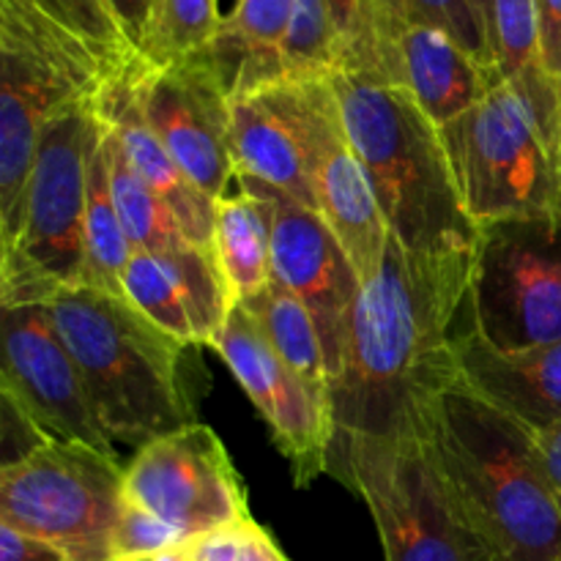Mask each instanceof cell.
<instances>
[{"label":"cell","instance_id":"1","mask_svg":"<svg viewBox=\"0 0 561 561\" xmlns=\"http://www.w3.org/2000/svg\"><path fill=\"white\" fill-rule=\"evenodd\" d=\"M471 268L474 250L411 252L389 239L329 387L332 447L427 438L433 405L458 387V340L474 327Z\"/></svg>","mask_w":561,"mask_h":561},{"label":"cell","instance_id":"2","mask_svg":"<svg viewBox=\"0 0 561 561\" xmlns=\"http://www.w3.org/2000/svg\"><path fill=\"white\" fill-rule=\"evenodd\" d=\"M427 444L491 561H561V504L529 433L463 387L433 405Z\"/></svg>","mask_w":561,"mask_h":561},{"label":"cell","instance_id":"3","mask_svg":"<svg viewBox=\"0 0 561 561\" xmlns=\"http://www.w3.org/2000/svg\"><path fill=\"white\" fill-rule=\"evenodd\" d=\"M329 77L392 239L411 252L474 250L477 225L460 197L442 129L403 88L381 77L345 69Z\"/></svg>","mask_w":561,"mask_h":561},{"label":"cell","instance_id":"4","mask_svg":"<svg viewBox=\"0 0 561 561\" xmlns=\"http://www.w3.org/2000/svg\"><path fill=\"white\" fill-rule=\"evenodd\" d=\"M44 307L75 356L99 422L115 447L129 444L137 449L197 422L184 378L190 345L107 290L82 285Z\"/></svg>","mask_w":561,"mask_h":561},{"label":"cell","instance_id":"5","mask_svg":"<svg viewBox=\"0 0 561 561\" xmlns=\"http://www.w3.org/2000/svg\"><path fill=\"white\" fill-rule=\"evenodd\" d=\"M442 137L477 228L561 214V85L542 69L502 77Z\"/></svg>","mask_w":561,"mask_h":561},{"label":"cell","instance_id":"6","mask_svg":"<svg viewBox=\"0 0 561 561\" xmlns=\"http://www.w3.org/2000/svg\"><path fill=\"white\" fill-rule=\"evenodd\" d=\"M121 66L31 0H0V247L20 228L47 124L91 104Z\"/></svg>","mask_w":561,"mask_h":561},{"label":"cell","instance_id":"7","mask_svg":"<svg viewBox=\"0 0 561 561\" xmlns=\"http://www.w3.org/2000/svg\"><path fill=\"white\" fill-rule=\"evenodd\" d=\"M102 137L96 99L47 124L14 239L0 247V305H47L85 283V208Z\"/></svg>","mask_w":561,"mask_h":561},{"label":"cell","instance_id":"8","mask_svg":"<svg viewBox=\"0 0 561 561\" xmlns=\"http://www.w3.org/2000/svg\"><path fill=\"white\" fill-rule=\"evenodd\" d=\"M329 474L367 504L387 561H491L427 438L340 444Z\"/></svg>","mask_w":561,"mask_h":561},{"label":"cell","instance_id":"9","mask_svg":"<svg viewBox=\"0 0 561 561\" xmlns=\"http://www.w3.org/2000/svg\"><path fill=\"white\" fill-rule=\"evenodd\" d=\"M124 502V466L85 444L44 438L0 469V524L69 561H113Z\"/></svg>","mask_w":561,"mask_h":561},{"label":"cell","instance_id":"10","mask_svg":"<svg viewBox=\"0 0 561 561\" xmlns=\"http://www.w3.org/2000/svg\"><path fill=\"white\" fill-rule=\"evenodd\" d=\"M471 316L502 351L561 340V214H535L477 228Z\"/></svg>","mask_w":561,"mask_h":561},{"label":"cell","instance_id":"11","mask_svg":"<svg viewBox=\"0 0 561 561\" xmlns=\"http://www.w3.org/2000/svg\"><path fill=\"white\" fill-rule=\"evenodd\" d=\"M268 88L299 131L318 214L343 244L359 283L367 285L381 268L392 233L351 146L332 77H283Z\"/></svg>","mask_w":561,"mask_h":561},{"label":"cell","instance_id":"12","mask_svg":"<svg viewBox=\"0 0 561 561\" xmlns=\"http://www.w3.org/2000/svg\"><path fill=\"white\" fill-rule=\"evenodd\" d=\"M124 496L186 540L250 518L247 488L228 447L203 422L137 447L124 466Z\"/></svg>","mask_w":561,"mask_h":561},{"label":"cell","instance_id":"13","mask_svg":"<svg viewBox=\"0 0 561 561\" xmlns=\"http://www.w3.org/2000/svg\"><path fill=\"white\" fill-rule=\"evenodd\" d=\"M131 77L148 126L186 179L211 201L230 195L236 181L230 93L217 66L201 53L157 69L135 55Z\"/></svg>","mask_w":561,"mask_h":561},{"label":"cell","instance_id":"14","mask_svg":"<svg viewBox=\"0 0 561 561\" xmlns=\"http://www.w3.org/2000/svg\"><path fill=\"white\" fill-rule=\"evenodd\" d=\"M208 348L222 356L257 414L266 420L274 444L288 458L294 485L310 488L318 477L329 474L332 405L274 354L255 318L236 305Z\"/></svg>","mask_w":561,"mask_h":561},{"label":"cell","instance_id":"15","mask_svg":"<svg viewBox=\"0 0 561 561\" xmlns=\"http://www.w3.org/2000/svg\"><path fill=\"white\" fill-rule=\"evenodd\" d=\"M0 394L14 400L49 438L77 442L118 458L104 433L75 356L60 340L47 307L3 310Z\"/></svg>","mask_w":561,"mask_h":561},{"label":"cell","instance_id":"16","mask_svg":"<svg viewBox=\"0 0 561 561\" xmlns=\"http://www.w3.org/2000/svg\"><path fill=\"white\" fill-rule=\"evenodd\" d=\"M236 184L261 192L272 208V283L290 290L316 318L332 387L343 356L345 329L359 299V277L316 208L241 175H236Z\"/></svg>","mask_w":561,"mask_h":561},{"label":"cell","instance_id":"17","mask_svg":"<svg viewBox=\"0 0 561 561\" xmlns=\"http://www.w3.org/2000/svg\"><path fill=\"white\" fill-rule=\"evenodd\" d=\"M124 299L179 343L211 345L233 310L211 252L184 244L170 252H131Z\"/></svg>","mask_w":561,"mask_h":561},{"label":"cell","instance_id":"18","mask_svg":"<svg viewBox=\"0 0 561 561\" xmlns=\"http://www.w3.org/2000/svg\"><path fill=\"white\" fill-rule=\"evenodd\" d=\"M458 387L524 431H542L561 420V340L540 348L502 351L471 327L458 340Z\"/></svg>","mask_w":561,"mask_h":561},{"label":"cell","instance_id":"19","mask_svg":"<svg viewBox=\"0 0 561 561\" xmlns=\"http://www.w3.org/2000/svg\"><path fill=\"white\" fill-rule=\"evenodd\" d=\"M381 80L403 88L422 113L444 129L469 113L502 75L480 64L449 33L433 25H409L389 47Z\"/></svg>","mask_w":561,"mask_h":561},{"label":"cell","instance_id":"20","mask_svg":"<svg viewBox=\"0 0 561 561\" xmlns=\"http://www.w3.org/2000/svg\"><path fill=\"white\" fill-rule=\"evenodd\" d=\"M131 60H126L121 69L113 71L107 82H104L102 93L96 96L99 115L104 124L113 129L118 137L121 148L129 157L131 168L153 186L159 197L168 203L173 211L175 222H179L181 233L197 250L211 252L214 239V211H217V201L197 190L184 170L179 168L168 148L162 146L153 129L148 126L146 115H142L140 102H137L135 77H131Z\"/></svg>","mask_w":561,"mask_h":561},{"label":"cell","instance_id":"21","mask_svg":"<svg viewBox=\"0 0 561 561\" xmlns=\"http://www.w3.org/2000/svg\"><path fill=\"white\" fill-rule=\"evenodd\" d=\"M230 151L236 175L318 211L299 131L268 85L230 96Z\"/></svg>","mask_w":561,"mask_h":561},{"label":"cell","instance_id":"22","mask_svg":"<svg viewBox=\"0 0 561 561\" xmlns=\"http://www.w3.org/2000/svg\"><path fill=\"white\" fill-rule=\"evenodd\" d=\"M294 0H233L203 55L217 66L230 96L285 77Z\"/></svg>","mask_w":561,"mask_h":561},{"label":"cell","instance_id":"23","mask_svg":"<svg viewBox=\"0 0 561 561\" xmlns=\"http://www.w3.org/2000/svg\"><path fill=\"white\" fill-rule=\"evenodd\" d=\"M211 255L233 305H247L272 283V208L261 192L239 184L214 211Z\"/></svg>","mask_w":561,"mask_h":561},{"label":"cell","instance_id":"24","mask_svg":"<svg viewBox=\"0 0 561 561\" xmlns=\"http://www.w3.org/2000/svg\"><path fill=\"white\" fill-rule=\"evenodd\" d=\"M99 110V107H96ZM102 146L107 159V179L113 203L118 208L121 225L135 252H170L190 244L175 222L168 203L153 192V186L131 168L129 157L121 148L118 137L102 121Z\"/></svg>","mask_w":561,"mask_h":561},{"label":"cell","instance_id":"25","mask_svg":"<svg viewBox=\"0 0 561 561\" xmlns=\"http://www.w3.org/2000/svg\"><path fill=\"white\" fill-rule=\"evenodd\" d=\"M241 307L255 318L274 354L290 370L299 373L323 400H329L327 354H323L321 334H318L316 318L310 316V310L277 283H268L266 290H261L255 299Z\"/></svg>","mask_w":561,"mask_h":561},{"label":"cell","instance_id":"26","mask_svg":"<svg viewBox=\"0 0 561 561\" xmlns=\"http://www.w3.org/2000/svg\"><path fill=\"white\" fill-rule=\"evenodd\" d=\"M104 129V126H102ZM131 244L121 225L118 208L113 203L107 179V159H104L102 137L91 162L88 179V208H85V288L107 290L124 296V268L131 257Z\"/></svg>","mask_w":561,"mask_h":561},{"label":"cell","instance_id":"27","mask_svg":"<svg viewBox=\"0 0 561 561\" xmlns=\"http://www.w3.org/2000/svg\"><path fill=\"white\" fill-rule=\"evenodd\" d=\"M219 20V0H153L137 55L157 69L195 58L208 49Z\"/></svg>","mask_w":561,"mask_h":561},{"label":"cell","instance_id":"28","mask_svg":"<svg viewBox=\"0 0 561 561\" xmlns=\"http://www.w3.org/2000/svg\"><path fill=\"white\" fill-rule=\"evenodd\" d=\"M340 42V66L381 77L389 44V0H327Z\"/></svg>","mask_w":561,"mask_h":561},{"label":"cell","instance_id":"29","mask_svg":"<svg viewBox=\"0 0 561 561\" xmlns=\"http://www.w3.org/2000/svg\"><path fill=\"white\" fill-rule=\"evenodd\" d=\"M409 25H433L438 31L449 33L455 42L463 49H469L480 64L496 69V60H493L491 42H488V33L482 27L480 16H477L474 5L469 0H389V44L387 53L392 47V42L398 38V33ZM383 53V60H387ZM383 71V64H381ZM499 71V69H496ZM502 75V71H499Z\"/></svg>","mask_w":561,"mask_h":561},{"label":"cell","instance_id":"30","mask_svg":"<svg viewBox=\"0 0 561 561\" xmlns=\"http://www.w3.org/2000/svg\"><path fill=\"white\" fill-rule=\"evenodd\" d=\"M340 66V42L327 0H294L285 77H327Z\"/></svg>","mask_w":561,"mask_h":561},{"label":"cell","instance_id":"31","mask_svg":"<svg viewBox=\"0 0 561 561\" xmlns=\"http://www.w3.org/2000/svg\"><path fill=\"white\" fill-rule=\"evenodd\" d=\"M491 47L502 77L542 69L535 0H493Z\"/></svg>","mask_w":561,"mask_h":561},{"label":"cell","instance_id":"32","mask_svg":"<svg viewBox=\"0 0 561 561\" xmlns=\"http://www.w3.org/2000/svg\"><path fill=\"white\" fill-rule=\"evenodd\" d=\"M31 3H36L44 14L58 20L80 38H85L99 55L113 60L115 66L126 64L137 55L110 0H31Z\"/></svg>","mask_w":561,"mask_h":561},{"label":"cell","instance_id":"33","mask_svg":"<svg viewBox=\"0 0 561 561\" xmlns=\"http://www.w3.org/2000/svg\"><path fill=\"white\" fill-rule=\"evenodd\" d=\"M181 542H186L181 531H175L173 526H168L157 515L146 513L126 499L118 526L113 531V561L153 559L170 548L181 546Z\"/></svg>","mask_w":561,"mask_h":561},{"label":"cell","instance_id":"34","mask_svg":"<svg viewBox=\"0 0 561 561\" xmlns=\"http://www.w3.org/2000/svg\"><path fill=\"white\" fill-rule=\"evenodd\" d=\"M540 31V66L561 85V0H535Z\"/></svg>","mask_w":561,"mask_h":561},{"label":"cell","instance_id":"35","mask_svg":"<svg viewBox=\"0 0 561 561\" xmlns=\"http://www.w3.org/2000/svg\"><path fill=\"white\" fill-rule=\"evenodd\" d=\"M531 442V453H535L537 466L546 474L548 485L557 493L561 504V420L553 425L542 427V431H526Z\"/></svg>","mask_w":561,"mask_h":561},{"label":"cell","instance_id":"36","mask_svg":"<svg viewBox=\"0 0 561 561\" xmlns=\"http://www.w3.org/2000/svg\"><path fill=\"white\" fill-rule=\"evenodd\" d=\"M0 561H69L49 542L0 524Z\"/></svg>","mask_w":561,"mask_h":561},{"label":"cell","instance_id":"37","mask_svg":"<svg viewBox=\"0 0 561 561\" xmlns=\"http://www.w3.org/2000/svg\"><path fill=\"white\" fill-rule=\"evenodd\" d=\"M239 561H290L285 557L283 548L277 546L268 529H263L255 518L244 520V529H241V551Z\"/></svg>","mask_w":561,"mask_h":561},{"label":"cell","instance_id":"38","mask_svg":"<svg viewBox=\"0 0 561 561\" xmlns=\"http://www.w3.org/2000/svg\"><path fill=\"white\" fill-rule=\"evenodd\" d=\"M115 9V16H118L121 27H124L126 38L131 42V47H140V38L146 33L148 14H151L153 0H110Z\"/></svg>","mask_w":561,"mask_h":561},{"label":"cell","instance_id":"39","mask_svg":"<svg viewBox=\"0 0 561 561\" xmlns=\"http://www.w3.org/2000/svg\"><path fill=\"white\" fill-rule=\"evenodd\" d=\"M471 5H474L477 16H480L482 27H485L488 33V42H491V14H493V0H469ZM493 49V47H491Z\"/></svg>","mask_w":561,"mask_h":561},{"label":"cell","instance_id":"40","mask_svg":"<svg viewBox=\"0 0 561 561\" xmlns=\"http://www.w3.org/2000/svg\"><path fill=\"white\" fill-rule=\"evenodd\" d=\"M153 561H192L190 546H186V542H181V546H175V548H170V551L153 557Z\"/></svg>","mask_w":561,"mask_h":561},{"label":"cell","instance_id":"41","mask_svg":"<svg viewBox=\"0 0 561 561\" xmlns=\"http://www.w3.org/2000/svg\"><path fill=\"white\" fill-rule=\"evenodd\" d=\"M126 561H153V559H126Z\"/></svg>","mask_w":561,"mask_h":561}]
</instances>
